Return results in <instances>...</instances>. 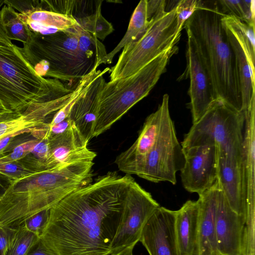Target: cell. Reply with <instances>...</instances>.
<instances>
[{
  "instance_id": "d4e9b609",
  "label": "cell",
  "mask_w": 255,
  "mask_h": 255,
  "mask_svg": "<svg viewBox=\"0 0 255 255\" xmlns=\"http://www.w3.org/2000/svg\"><path fill=\"white\" fill-rule=\"evenodd\" d=\"M150 23L147 13V0H141L138 3L131 16L127 30L120 42L99 63L111 64L115 55L126 45L139 38L145 31Z\"/></svg>"
},
{
  "instance_id": "484cf974",
  "label": "cell",
  "mask_w": 255,
  "mask_h": 255,
  "mask_svg": "<svg viewBox=\"0 0 255 255\" xmlns=\"http://www.w3.org/2000/svg\"><path fill=\"white\" fill-rule=\"evenodd\" d=\"M3 27L9 40H17L25 44L30 40L32 32L22 19L19 12L4 5L0 10Z\"/></svg>"
},
{
  "instance_id": "4dcf8cb0",
  "label": "cell",
  "mask_w": 255,
  "mask_h": 255,
  "mask_svg": "<svg viewBox=\"0 0 255 255\" xmlns=\"http://www.w3.org/2000/svg\"><path fill=\"white\" fill-rule=\"evenodd\" d=\"M39 240L22 224L16 228L7 255H26Z\"/></svg>"
},
{
  "instance_id": "6da1fadb",
  "label": "cell",
  "mask_w": 255,
  "mask_h": 255,
  "mask_svg": "<svg viewBox=\"0 0 255 255\" xmlns=\"http://www.w3.org/2000/svg\"><path fill=\"white\" fill-rule=\"evenodd\" d=\"M134 180L108 172L50 209L40 239L56 255H111L126 190Z\"/></svg>"
},
{
  "instance_id": "2e32d148",
  "label": "cell",
  "mask_w": 255,
  "mask_h": 255,
  "mask_svg": "<svg viewBox=\"0 0 255 255\" xmlns=\"http://www.w3.org/2000/svg\"><path fill=\"white\" fill-rule=\"evenodd\" d=\"M245 219L230 207L221 189L218 194L216 236L220 255H244Z\"/></svg>"
},
{
  "instance_id": "277c9868",
  "label": "cell",
  "mask_w": 255,
  "mask_h": 255,
  "mask_svg": "<svg viewBox=\"0 0 255 255\" xmlns=\"http://www.w3.org/2000/svg\"><path fill=\"white\" fill-rule=\"evenodd\" d=\"M178 51L172 46L134 74L102 83L97 94L92 137L110 129L133 106L146 97L166 71L171 57Z\"/></svg>"
},
{
  "instance_id": "f35d334b",
  "label": "cell",
  "mask_w": 255,
  "mask_h": 255,
  "mask_svg": "<svg viewBox=\"0 0 255 255\" xmlns=\"http://www.w3.org/2000/svg\"><path fill=\"white\" fill-rule=\"evenodd\" d=\"M166 1L165 0H147V13L150 20L155 14L165 9Z\"/></svg>"
},
{
  "instance_id": "5b68a950",
  "label": "cell",
  "mask_w": 255,
  "mask_h": 255,
  "mask_svg": "<svg viewBox=\"0 0 255 255\" xmlns=\"http://www.w3.org/2000/svg\"><path fill=\"white\" fill-rule=\"evenodd\" d=\"M79 26L80 23L46 35L32 32L30 40L20 49L38 75L60 81L80 80L93 70L97 62L79 47Z\"/></svg>"
},
{
  "instance_id": "5bb4252c",
  "label": "cell",
  "mask_w": 255,
  "mask_h": 255,
  "mask_svg": "<svg viewBox=\"0 0 255 255\" xmlns=\"http://www.w3.org/2000/svg\"><path fill=\"white\" fill-rule=\"evenodd\" d=\"M187 37L186 66L178 80H184L187 78L190 79L188 91L190 97L188 107L194 124L202 117L216 98L208 71L194 43L189 37Z\"/></svg>"
},
{
  "instance_id": "e0dca14e",
  "label": "cell",
  "mask_w": 255,
  "mask_h": 255,
  "mask_svg": "<svg viewBox=\"0 0 255 255\" xmlns=\"http://www.w3.org/2000/svg\"><path fill=\"white\" fill-rule=\"evenodd\" d=\"M48 140L50 150L48 168L63 164L93 162L96 156L88 147L89 141L73 122L64 132Z\"/></svg>"
},
{
  "instance_id": "9c48e42d",
  "label": "cell",
  "mask_w": 255,
  "mask_h": 255,
  "mask_svg": "<svg viewBox=\"0 0 255 255\" xmlns=\"http://www.w3.org/2000/svg\"><path fill=\"white\" fill-rule=\"evenodd\" d=\"M159 207L151 194L134 179L125 195L120 223L112 244L111 255L133 254L144 226Z\"/></svg>"
},
{
  "instance_id": "ac0fdd59",
  "label": "cell",
  "mask_w": 255,
  "mask_h": 255,
  "mask_svg": "<svg viewBox=\"0 0 255 255\" xmlns=\"http://www.w3.org/2000/svg\"><path fill=\"white\" fill-rule=\"evenodd\" d=\"M220 188L218 180L211 188L198 195L197 255H220L216 236V216Z\"/></svg>"
},
{
  "instance_id": "ba28073f",
  "label": "cell",
  "mask_w": 255,
  "mask_h": 255,
  "mask_svg": "<svg viewBox=\"0 0 255 255\" xmlns=\"http://www.w3.org/2000/svg\"><path fill=\"white\" fill-rule=\"evenodd\" d=\"M175 6L155 14L144 33L123 48L116 64L110 70V80L134 74L162 52L176 45L180 37L176 35Z\"/></svg>"
},
{
  "instance_id": "60d3db41",
  "label": "cell",
  "mask_w": 255,
  "mask_h": 255,
  "mask_svg": "<svg viewBox=\"0 0 255 255\" xmlns=\"http://www.w3.org/2000/svg\"><path fill=\"white\" fill-rule=\"evenodd\" d=\"M17 115H18L7 109L0 102V121L13 118Z\"/></svg>"
},
{
  "instance_id": "9a60e30c",
  "label": "cell",
  "mask_w": 255,
  "mask_h": 255,
  "mask_svg": "<svg viewBox=\"0 0 255 255\" xmlns=\"http://www.w3.org/2000/svg\"><path fill=\"white\" fill-rule=\"evenodd\" d=\"M175 211L158 207L144 226L139 242L149 255H180L175 233Z\"/></svg>"
},
{
  "instance_id": "7402d4cb",
  "label": "cell",
  "mask_w": 255,
  "mask_h": 255,
  "mask_svg": "<svg viewBox=\"0 0 255 255\" xmlns=\"http://www.w3.org/2000/svg\"><path fill=\"white\" fill-rule=\"evenodd\" d=\"M245 117L241 163L246 210L247 207H255V111Z\"/></svg>"
},
{
  "instance_id": "d6a6232c",
  "label": "cell",
  "mask_w": 255,
  "mask_h": 255,
  "mask_svg": "<svg viewBox=\"0 0 255 255\" xmlns=\"http://www.w3.org/2000/svg\"><path fill=\"white\" fill-rule=\"evenodd\" d=\"M40 141L34 139L23 142L16 146L13 151L6 155L0 157V162L10 163L17 161L31 153L35 145Z\"/></svg>"
},
{
  "instance_id": "ffe728a7",
  "label": "cell",
  "mask_w": 255,
  "mask_h": 255,
  "mask_svg": "<svg viewBox=\"0 0 255 255\" xmlns=\"http://www.w3.org/2000/svg\"><path fill=\"white\" fill-rule=\"evenodd\" d=\"M222 23L235 55L243 111L245 113L255 108V57L250 53L233 29L222 21Z\"/></svg>"
},
{
  "instance_id": "30bf717a",
  "label": "cell",
  "mask_w": 255,
  "mask_h": 255,
  "mask_svg": "<svg viewBox=\"0 0 255 255\" xmlns=\"http://www.w3.org/2000/svg\"><path fill=\"white\" fill-rule=\"evenodd\" d=\"M184 162V151L173 122L149 148L134 175L154 183L168 182L175 185L176 173Z\"/></svg>"
},
{
  "instance_id": "83f0119b",
  "label": "cell",
  "mask_w": 255,
  "mask_h": 255,
  "mask_svg": "<svg viewBox=\"0 0 255 255\" xmlns=\"http://www.w3.org/2000/svg\"><path fill=\"white\" fill-rule=\"evenodd\" d=\"M217 2L223 14L233 16L255 26L254 0H220Z\"/></svg>"
},
{
  "instance_id": "44dd1931",
  "label": "cell",
  "mask_w": 255,
  "mask_h": 255,
  "mask_svg": "<svg viewBox=\"0 0 255 255\" xmlns=\"http://www.w3.org/2000/svg\"><path fill=\"white\" fill-rule=\"evenodd\" d=\"M175 212V233L180 255H197L198 202L188 200Z\"/></svg>"
},
{
  "instance_id": "ee69618b",
  "label": "cell",
  "mask_w": 255,
  "mask_h": 255,
  "mask_svg": "<svg viewBox=\"0 0 255 255\" xmlns=\"http://www.w3.org/2000/svg\"><path fill=\"white\" fill-rule=\"evenodd\" d=\"M133 255V254H131V255Z\"/></svg>"
},
{
  "instance_id": "8d00e7d4",
  "label": "cell",
  "mask_w": 255,
  "mask_h": 255,
  "mask_svg": "<svg viewBox=\"0 0 255 255\" xmlns=\"http://www.w3.org/2000/svg\"><path fill=\"white\" fill-rule=\"evenodd\" d=\"M16 228L0 226V255H7Z\"/></svg>"
},
{
  "instance_id": "ab89813d",
  "label": "cell",
  "mask_w": 255,
  "mask_h": 255,
  "mask_svg": "<svg viewBox=\"0 0 255 255\" xmlns=\"http://www.w3.org/2000/svg\"><path fill=\"white\" fill-rule=\"evenodd\" d=\"M26 255H56L49 250L40 240L29 251Z\"/></svg>"
},
{
  "instance_id": "7c38bea8",
  "label": "cell",
  "mask_w": 255,
  "mask_h": 255,
  "mask_svg": "<svg viewBox=\"0 0 255 255\" xmlns=\"http://www.w3.org/2000/svg\"><path fill=\"white\" fill-rule=\"evenodd\" d=\"M169 95L162 96L157 109L145 119L135 141L116 157L115 164L126 174L134 175L151 146L173 123L169 112Z\"/></svg>"
},
{
  "instance_id": "4316f807",
  "label": "cell",
  "mask_w": 255,
  "mask_h": 255,
  "mask_svg": "<svg viewBox=\"0 0 255 255\" xmlns=\"http://www.w3.org/2000/svg\"><path fill=\"white\" fill-rule=\"evenodd\" d=\"M43 169L44 164L35 157L23 158L10 163L0 162V175L7 178L9 182L32 175Z\"/></svg>"
},
{
  "instance_id": "52a82bcc",
  "label": "cell",
  "mask_w": 255,
  "mask_h": 255,
  "mask_svg": "<svg viewBox=\"0 0 255 255\" xmlns=\"http://www.w3.org/2000/svg\"><path fill=\"white\" fill-rule=\"evenodd\" d=\"M245 117L220 99L214 100L181 143L183 150L212 145L219 153L242 156Z\"/></svg>"
},
{
  "instance_id": "e575fe53",
  "label": "cell",
  "mask_w": 255,
  "mask_h": 255,
  "mask_svg": "<svg viewBox=\"0 0 255 255\" xmlns=\"http://www.w3.org/2000/svg\"><path fill=\"white\" fill-rule=\"evenodd\" d=\"M31 153L34 157L42 162L46 168L50 157V150L48 139L40 140L35 145Z\"/></svg>"
},
{
  "instance_id": "836d02e7",
  "label": "cell",
  "mask_w": 255,
  "mask_h": 255,
  "mask_svg": "<svg viewBox=\"0 0 255 255\" xmlns=\"http://www.w3.org/2000/svg\"><path fill=\"white\" fill-rule=\"evenodd\" d=\"M50 210L41 211L27 219L23 225L30 232L39 238L48 221Z\"/></svg>"
},
{
  "instance_id": "f1b7e54d",
  "label": "cell",
  "mask_w": 255,
  "mask_h": 255,
  "mask_svg": "<svg viewBox=\"0 0 255 255\" xmlns=\"http://www.w3.org/2000/svg\"><path fill=\"white\" fill-rule=\"evenodd\" d=\"M101 3L102 1H99L96 4L94 13L77 19L85 30L98 39L103 40L114 31V29L112 24L102 15Z\"/></svg>"
},
{
  "instance_id": "cb8c5ba5",
  "label": "cell",
  "mask_w": 255,
  "mask_h": 255,
  "mask_svg": "<svg viewBox=\"0 0 255 255\" xmlns=\"http://www.w3.org/2000/svg\"><path fill=\"white\" fill-rule=\"evenodd\" d=\"M19 14L31 32L42 35L65 31L79 23L72 15L40 8Z\"/></svg>"
},
{
  "instance_id": "3957f363",
  "label": "cell",
  "mask_w": 255,
  "mask_h": 255,
  "mask_svg": "<svg viewBox=\"0 0 255 255\" xmlns=\"http://www.w3.org/2000/svg\"><path fill=\"white\" fill-rule=\"evenodd\" d=\"M217 1L202 0L183 28L210 77L216 99L243 112L236 57L222 24Z\"/></svg>"
},
{
  "instance_id": "8fae6325",
  "label": "cell",
  "mask_w": 255,
  "mask_h": 255,
  "mask_svg": "<svg viewBox=\"0 0 255 255\" xmlns=\"http://www.w3.org/2000/svg\"><path fill=\"white\" fill-rule=\"evenodd\" d=\"M76 87L72 91L68 88L57 90L43 95L33 101L19 115L0 121V138L8 134L15 137L31 132L44 125L46 119L63 107L76 94Z\"/></svg>"
},
{
  "instance_id": "d590c367",
  "label": "cell",
  "mask_w": 255,
  "mask_h": 255,
  "mask_svg": "<svg viewBox=\"0 0 255 255\" xmlns=\"http://www.w3.org/2000/svg\"><path fill=\"white\" fill-rule=\"evenodd\" d=\"M1 2L2 4L16 9L19 13H23L35 8H41L40 1L38 0H4Z\"/></svg>"
},
{
  "instance_id": "f6af8a7d",
  "label": "cell",
  "mask_w": 255,
  "mask_h": 255,
  "mask_svg": "<svg viewBox=\"0 0 255 255\" xmlns=\"http://www.w3.org/2000/svg\"></svg>"
},
{
  "instance_id": "1f68e13d",
  "label": "cell",
  "mask_w": 255,
  "mask_h": 255,
  "mask_svg": "<svg viewBox=\"0 0 255 255\" xmlns=\"http://www.w3.org/2000/svg\"><path fill=\"white\" fill-rule=\"evenodd\" d=\"M201 2V0H181L178 1L175 6L177 37L180 38L185 22L200 7Z\"/></svg>"
},
{
  "instance_id": "7a4b0ae2",
  "label": "cell",
  "mask_w": 255,
  "mask_h": 255,
  "mask_svg": "<svg viewBox=\"0 0 255 255\" xmlns=\"http://www.w3.org/2000/svg\"><path fill=\"white\" fill-rule=\"evenodd\" d=\"M94 164H60L10 181L0 195V226L16 228L30 217L50 210L69 194L92 182Z\"/></svg>"
},
{
  "instance_id": "7bdbcfd3",
  "label": "cell",
  "mask_w": 255,
  "mask_h": 255,
  "mask_svg": "<svg viewBox=\"0 0 255 255\" xmlns=\"http://www.w3.org/2000/svg\"><path fill=\"white\" fill-rule=\"evenodd\" d=\"M7 45H10L8 44L5 42L0 40V46H7Z\"/></svg>"
},
{
  "instance_id": "b9f144b4",
  "label": "cell",
  "mask_w": 255,
  "mask_h": 255,
  "mask_svg": "<svg viewBox=\"0 0 255 255\" xmlns=\"http://www.w3.org/2000/svg\"><path fill=\"white\" fill-rule=\"evenodd\" d=\"M0 40L5 42L6 43L9 45L12 44L11 41L7 38L4 28L2 25L1 15L0 12Z\"/></svg>"
},
{
  "instance_id": "8992f818",
  "label": "cell",
  "mask_w": 255,
  "mask_h": 255,
  "mask_svg": "<svg viewBox=\"0 0 255 255\" xmlns=\"http://www.w3.org/2000/svg\"><path fill=\"white\" fill-rule=\"evenodd\" d=\"M66 87L38 75L20 47L0 46V102L7 109L19 115L38 97Z\"/></svg>"
},
{
  "instance_id": "f546056e",
  "label": "cell",
  "mask_w": 255,
  "mask_h": 255,
  "mask_svg": "<svg viewBox=\"0 0 255 255\" xmlns=\"http://www.w3.org/2000/svg\"><path fill=\"white\" fill-rule=\"evenodd\" d=\"M78 43L80 49L87 57L96 62L107 54L104 45L96 37L87 32L80 23Z\"/></svg>"
},
{
  "instance_id": "74e56055",
  "label": "cell",
  "mask_w": 255,
  "mask_h": 255,
  "mask_svg": "<svg viewBox=\"0 0 255 255\" xmlns=\"http://www.w3.org/2000/svg\"><path fill=\"white\" fill-rule=\"evenodd\" d=\"M72 121L69 118L65 119L63 121L52 126H49L48 130L46 135V138H48L59 135L64 132L71 125Z\"/></svg>"
},
{
  "instance_id": "603a6c76",
  "label": "cell",
  "mask_w": 255,
  "mask_h": 255,
  "mask_svg": "<svg viewBox=\"0 0 255 255\" xmlns=\"http://www.w3.org/2000/svg\"><path fill=\"white\" fill-rule=\"evenodd\" d=\"M110 70L107 68L101 71L88 89L74 103L68 117L88 141L92 138L97 94L105 80L103 75Z\"/></svg>"
},
{
  "instance_id": "4fadbf2b",
  "label": "cell",
  "mask_w": 255,
  "mask_h": 255,
  "mask_svg": "<svg viewBox=\"0 0 255 255\" xmlns=\"http://www.w3.org/2000/svg\"><path fill=\"white\" fill-rule=\"evenodd\" d=\"M185 162L180 170L184 189L198 195L218 181V150L215 145L193 146L183 150Z\"/></svg>"
},
{
  "instance_id": "d6986e66",
  "label": "cell",
  "mask_w": 255,
  "mask_h": 255,
  "mask_svg": "<svg viewBox=\"0 0 255 255\" xmlns=\"http://www.w3.org/2000/svg\"><path fill=\"white\" fill-rule=\"evenodd\" d=\"M241 159L218 152V180L231 209L245 219Z\"/></svg>"
}]
</instances>
